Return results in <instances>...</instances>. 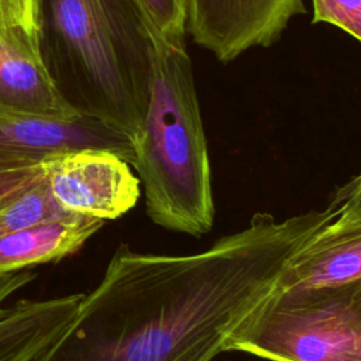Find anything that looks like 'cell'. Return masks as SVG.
<instances>
[{"label": "cell", "mask_w": 361, "mask_h": 361, "mask_svg": "<svg viewBox=\"0 0 361 361\" xmlns=\"http://www.w3.org/2000/svg\"><path fill=\"white\" fill-rule=\"evenodd\" d=\"M340 214L334 204L250 224L186 255L120 244L100 282L31 361H212L269 295L289 259Z\"/></svg>", "instance_id": "cell-1"}, {"label": "cell", "mask_w": 361, "mask_h": 361, "mask_svg": "<svg viewBox=\"0 0 361 361\" xmlns=\"http://www.w3.org/2000/svg\"><path fill=\"white\" fill-rule=\"evenodd\" d=\"M42 65L75 114L138 137L164 42L137 0H35Z\"/></svg>", "instance_id": "cell-2"}, {"label": "cell", "mask_w": 361, "mask_h": 361, "mask_svg": "<svg viewBox=\"0 0 361 361\" xmlns=\"http://www.w3.org/2000/svg\"><path fill=\"white\" fill-rule=\"evenodd\" d=\"M133 147L148 217L171 231L209 233L212 169L185 45L158 44L149 106Z\"/></svg>", "instance_id": "cell-3"}, {"label": "cell", "mask_w": 361, "mask_h": 361, "mask_svg": "<svg viewBox=\"0 0 361 361\" xmlns=\"http://www.w3.org/2000/svg\"><path fill=\"white\" fill-rule=\"evenodd\" d=\"M272 361H361V279L272 289L227 343Z\"/></svg>", "instance_id": "cell-4"}, {"label": "cell", "mask_w": 361, "mask_h": 361, "mask_svg": "<svg viewBox=\"0 0 361 361\" xmlns=\"http://www.w3.org/2000/svg\"><path fill=\"white\" fill-rule=\"evenodd\" d=\"M44 165L52 196L68 213L106 223L130 212L140 199L138 176L110 151H65L47 157Z\"/></svg>", "instance_id": "cell-5"}, {"label": "cell", "mask_w": 361, "mask_h": 361, "mask_svg": "<svg viewBox=\"0 0 361 361\" xmlns=\"http://www.w3.org/2000/svg\"><path fill=\"white\" fill-rule=\"evenodd\" d=\"M302 13L303 0H186L188 31L221 62L269 47Z\"/></svg>", "instance_id": "cell-6"}, {"label": "cell", "mask_w": 361, "mask_h": 361, "mask_svg": "<svg viewBox=\"0 0 361 361\" xmlns=\"http://www.w3.org/2000/svg\"><path fill=\"white\" fill-rule=\"evenodd\" d=\"M78 117L61 99L42 65L38 35L0 34V121Z\"/></svg>", "instance_id": "cell-7"}, {"label": "cell", "mask_w": 361, "mask_h": 361, "mask_svg": "<svg viewBox=\"0 0 361 361\" xmlns=\"http://www.w3.org/2000/svg\"><path fill=\"white\" fill-rule=\"evenodd\" d=\"M357 279H361V217H336L289 259L274 288H312Z\"/></svg>", "instance_id": "cell-8"}, {"label": "cell", "mask_w": 361, "mask_h": 361, "mask_svg": "<svg viewBox=\"0 0 361 361\" xmlns=\"http://www.w3.org/2000/svg\"><path fill=\"white\" fill-rule=\"evenodd\" d=\"M83 148L110 151L130 165L134 161L133 142L124 134L93 118L0 121V151L49 157Z\"/></svg>", "instance_id": "cell-9"}, {"label": "cell", "mask_w": 361, "mask_h": 361, "mask_svg": "<svg viewBox=\"0 0 361 361\" xmlns=\"http://www.w3.org/2000/svg\"><path fill=\"white\" fill-rule=\"evenodd\" d=\"M103 226V220L71 214L3 234L0 235V275L72 255Z\"/></svg>", "instance_id": "cell-10"}, {"label": "cell", "mask_w": 361, "mask_h": 361, "mask_svg": "<svg viewBox=\"0 0 361 361\" xmlns=\"http://www.w3.org/2000/svg\"><path fill=\"white\" fill-rule=\"evenodd\" d=\"M71 214L55 200L44 175L41 180L0 210V235Z\"/></svg>", "instance_id": "cell-11"}, {"label": "cell", "mask_w": 361, "mask_h": 361, "mask_svg": "<svg viewBox=\"0 0 361 361\" xmlns=\"http://www.w3.org/2000/svg\"><path fill=\"white\" fill-rule=\"evenodd\" d=\"M45 158L0 151V210L44 178Z\"/></svg>", "instance_id": "cell-12"}, {"label": "cell", "mask_w": 361, "mask_h": 361, "mask_svg": "<svg viewBox=\"0 0 361 361\" xmlns=\"http://www.w3.org/2000/svg\"><path fill=\"white\" fill-rule=\"evenodd\" d=\"M159 38L172 45H185L188 31L186 0H137Z\"/></svg>", "instance_id": "cell-13"}, {"label": "cell", "mask_w": 361, "mask_h": 361, "mask_svg": "<svg viewBox=\"0 0 361 361\" xmlns=\"http://www.w3.org/2000/svg\"><path fill=\"white\" fill-rule=\"evenodd\" d=\"M313 23L333 24L361 41V0H312Z\"/></svg>", "instance_id": "cell-14"}, {"label": "cell", "mask_w": 361, "mask_h": 361, "mask_svg": "<svg viewBox=\"0 0 361 361\" xmlns=\"http://www.w3.org/2000/svg\"><path fill=\"white\" fill-rule=\"evenodd\" d=\"M37 35L35 0H0V34Z\"/></svg>", "instance_id": "cell-15"}, {"label": "cell", "mask_w": 361, "mask_h": 361, "mask_svg": "<svg viewBox=\"0 0 361 361\" xmlns=\"http://www.w3.org/2000/svg\"><path fill=\"white\" fill-rule=\"evenodd\" d=\"M331 203L340 212L338 219L361 217V172L336 192Z\"/></svg>", "instance_id": "cell-16"}, {"label": "cell", "mask_w": 361, "mask_h": 361, "mask_svg": "<svg viewBox=\"0 0 361 361\" xmlns=\"http://www.w3.org/2000/svg\"><path fill=\"white\" fill-rule=\"evenodd\" d=\"M37 278V274L31 269H21L16 272L0 275V314L4 313L7 306H3L4 300L13 296L17 290L27 286Z\"/></svg>", "instance_id": "cell-17"}]
</instances>
